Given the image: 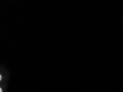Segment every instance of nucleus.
I'll return each instance as SVG.
<instances>
[{
  "instance_id": "obj_2",
  "label": "nucleus",
  "mask_w": 123,
  "mask_h": 92,
  "mask_svg": "<svg viewBox=\"0 0 123 92\" xmlns=\"http://www.w3.org/2000/svg\"><path fill=\"white\" fill-rule=\"evenodd\" d=\"M3 92L2 90V88H0V92Z\"/></svg>"
},
{
  "instance_id": "obj_1",
  "label": "nucleus",
  "mask_w": 123,
  "mask_h": 92,
  "mask_svg": "<svg viewBox=\"0 0 123 92\" xmlns=\"http://www.w3.org/2000/svg\"><path fill=\"white\" fill-rule=\"evenodd\" d=\"M2 79V76L1 75H0V81H1Z\"/></svg>"
}]
</instances>
